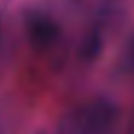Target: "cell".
I'll return each instance as SVG.
<instances>
[{"mask_svg": "<svg viewBox=\"0 0 134 134\" xmlns=\"http://www.w3.org/2000/svg\"><path fill=\"white\" fill-rule=\"evenodd\" d=\"M118 117V110L107 99H95L69 118L71 134H104Z\"/></svg>", "mask_w": 134, "mask_h": 134, "instance_id": "1", "label": "cell"}, {"mask_svg": "<svg viewBox=\"0 0 134 134\" xmlns=\"http://www.w3.org/2000/svg\"><path fill=\"white\" fill-rule=\"evenodd\" d=\"M56 29L49 20H38L33 25V38L39 42H48L55 36Z\"/></svg>", "mask_w": 134, "mask_h": 134, "instance_id": "2", "label": "cell"}, {"mask_svg": "<svg viewBox=\"0 0 134 134\" xmlns=\"http://www.w3.org/2000/svg\"><path fill=\"white\" fill-rule=\"evenodd\" d=\"M128 55H130V59H131V62L134 64V38L131 39V42H130V46H128Z\"/></svg>", "mask_w": 134, "mask_h": 134, "instance_id": "3", "label": "cell"}]
</instances>
